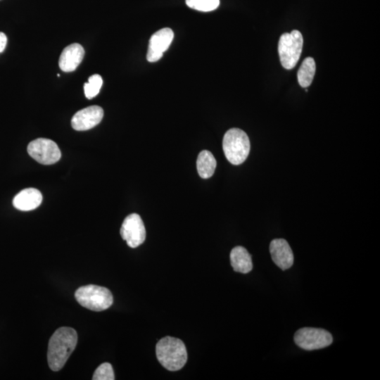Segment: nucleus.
<instances>
[{
	"mask_svg": "<svg viewBox=\"0 0 380 380\" xmlns=\"http://www.w3.org/2000/svg\"><path fill=\"white\" fill-rule=\"evenodd\" d=\"M7 44V37L6 34L0 32V53L3 52Z\"/></svg>",
	"mask_w": 380,
	"mask_h": 380,
	"instance_id": "aec40b11",
	"label": "nucleus"
},
{
	"mask_svg": "<svg viewBox=\"0 0 380 380\" xmlns=\"http://www.w3.org/2000/svg\"><path fill=\"white\" fill-rule=\"evenodd\" d=\"M174 38V32L169 27L156 32L150 38L146 54L149 62L158 61L168 49Z\"/></svg>",
	"mask_w": 380,
	"mask_h": 380,
	"instance_id": "1a4fd4ad",
	"label": "nucleus"
},
{
	"mask_svg": "<svg viewBox=\"0 0 380 380\" xmlns=\"http://www.w3.org/2000/svg\"><path fill=\"white\" fill-rule=\"evenodd\" d=\"M217 162L212 154L208 150L201 151L197 158L196 167L199 176L203 179H208L214 174Z\"/></svg>",
	"mask_w": 380,
	"mask_h": 380,
	"instance_id": "2eb2a0df",
	"label": "nucleus"
},
{
	"mask_svg": "<svg viewBox=\"0 0 380 380\" xmlns=\"http://www.w3.org/2000/svg\"><path fill=\"white\" fill-rule=\"evenodd\" d=\"M103 116V108L91 106L77 111L72 118L71 125L77 131H84L97 125Z\"/></svg>",
	"mask_w": 380,
	"mask_h": 380,
	"instance_id": "9d476101",
	"label": "nucleus"
},
{
	"mask_svg": "<svg viewBox=\"0 0 380 380\" xmlns=\"http://www.w3.org/2000/svg\"><path fill=\"white\" fill-rule=\"evenodd\" d=\"M84 55L83 47L77 43H73L63 50L59 60L60 68L64 72L74 71L82 62Z\"/></svg>",
	"mask_w": 380,
	"mask_h": 380,
	"instance_id": "f8f14e48",
	"label": "nucleus"
},
{
	"mask_svg": "<svg viewBox=\"0 0 380 380\" xmlns=\"http://www.w3.org/2000/svg\"><path fill=\"white\" fill-rule=\"evenodd\" d=\"M316 65L314 59L307 57L301 63L297 74L298 81L302 87H309L314 78Z\"/></svg>",
	"mask_w": 380,
	"mask_h": 380,
	"instance_id": "dca6fc26",
	"label": "nucleus"
},
{
	"mask_svg": "<svg viewBox=\"0 0 380 380\" xmlns=\"http://www.w3.org/2000/svg\"><path fill=\"white\" fill-rule=\"evenodd\" d=\"M120 235L131 248H137L146 239V229L141 217L137 213L127 216L120 228Z\"/></svg>",
	"mask_w": 380,
	"mask_h": 380,
	"instance_id": "6e6552de",
	"label": "nucleus"
},
{
	"mask_svg": "<svg viewBox=\"0 0 380 380\" xmlns=\"http://www.w3.org/2000/svg\"><path fill=\"white\" fill-rule=\"evenodd\" d=\"M42 201L41 192L34 188H27L20 191L13 198L14 207L20 210L28 211L37 208Z\"/></svg>",
	"mask_w": 380,
	"mask_h": 380,
	"instance_id": "ddd939ff",
	"label": "nucleus"
},
{
	"mask_svg": "<svg viewBox=\"0 0 380 380\" xmlns=\"http://www.w3.org/2000/svg\"><path fill=\"white\" fill-rule=\"evenodd\" d=\"M75 297L84 308L94 311H102L111 306L113 297L106 287L89 284L79 287Z\"/></svg>",
	"mask_w": 380,
	"mask_h": 380,
	"instance_id": "20e7f679",
	"label": "nucleus"
},
{
	"mask_svg": "<svg viewBox=\"0 0 380 380\" xmlns=\"http://www.w3.org/2000/svg\"><path fill=\"white\" fill-rule=\"evenodd\" d=\"M156 357L159 362L170 371L182 369L187 360V352L183 341L177 338L165 336L156 346Z\"/></svg>",
	"mask_w": 380,
	"mask_h": 380,
	"instance_id": "f03ea898",
	"label": "nucleus"
},
{
	"mask_svg": "<svg viewBox=\"0 0 380 380\" xmlns=\"http://www.w3.org/2000/svg\"><path fill=\"white\" fill-rule=\"evenodd\" d=\"M93 380H113L115 375L112 365L108 362H104L100 365L95 370Z\"/></svg>",
	"mask_w": 380,
	"mask_h": 380,
	"instance_id": "6ab92c4d",
	"label": "nucleus"
},
{
	"mask_svg": "<svg viewBox=\"0 0 380 380\" xmlns=\"http://www.w3.org/2000/svg\"><path fill=\"white\" fill-rule=\"evenodd\" d=\"M250 147L248 137L241 129H229L224 135L223 151L228 161L233 165H239L246 160Z\"/></svg>",
	"mask_w": 380,
	"mask_h": 380,
	"instance_id": "7ed1b4c3",
	"label": "nucleus"
},
{
	"mask_svg": "<svg viewBox=\"0 0 380 380\" xmlns=\"http://www.w3.org/2000/svg\"><path fill=\"white\" fill-rule=\"evenodd\" d=\"M270 252L274 262L281 270H287L293 265V254L285 239H273L270 244Z\"/></svg>",
	"mask_w": 380,
	"mask_h": 380,
	"instance_id": "9b49d317",
	"label": "nucleus"
},
{
	"mask_svg": "<svg viewBox=\"0 0 380 380\" xmlns=\"http://www.w3.org/2000/svg\"><path fill=\"white\" fill-rule=\"evenodd\" d=\"M77 342L74 329L62 327L56 330L49 339L47 350V362L51 370L59 371L65 365Z\"/></svg>",
	"mask_w": 380,
	"mask_h": 380,
	"instance_id": "f257e3e1",
	"label": "nucleus"
},
{
	"mask_svg": "<svg viewBox=\"0 0 380 380\" xmlns=\"http://www.w3.org/2000/svg\"><path fill=\"white\" fill-rule=\"evenodd\" d=\"M27 149L32 158L43 165L53 164L58 161L61 156L56 143L49 139H36L28 144Z\"/></svg>",
	"mask_w": 380,
	"mask_h": 380,
	"instance_id": "0eeeda50",
	"label": "nucleus"
},
{
	"mask_svg": "<svg viewBox=\"0 0 380 380\" xmlns=\"http://www.w3.org/2000/svg\"><path fill=\"white\" fill-rule=\"evenodd\" d=\"M229 257L231 265L235 272L246 274L251 271V255L244 247L238 246L233 248Z\"/></svg>",
	"mask_w": 380,
	"mask_h": 380,
	"instance_id": "4468645a",
	"label": "nucleus"
},
{
	"mask_svg": "<svg viewBox=\"0 0 380 380\" xmlns=\"http://www.w3.org/2000/svg\"><path fill=\"white\" fill-rule=\"evenodd\" d=\"M294 341L298 347L304 350H312L329 346L332 343L333 337L325 329L304 327L295 333Z\"/></svg>",
	"mask_w": 380,
	"mask_h": 380,
	"instance_id": "423d86ee",
	"label": "nucleus"
},
{
	"mask_svg": "<svg viewBox=\"0 0 380 380\" xmlns=\"http://www.w3.org/2000/svg\"><path fill=\"white\" fill-rule=\"evenodd\" d=\"M102 84L103 80L101 75L95 74L90 76L88 82L84 84L85 96L89 99L95 97L99 93Z\"/></svg>",
	"mask_w": 380,
	"mask_h": 380,
	"instance_id": "f3484780",
	"label": "nucleus"
},
{
	"mask_svg": "<svg viewBox=\"0 0 380 380\" xmlns=\"http://www.w3.org/2000/svg\"><path fill=\"white\" fill-rule=\"evenodd\" d=\"M186 4L196 11L209 12L219 6L220 0H186Z\"/></svg>",
	"mask_w": 380,
	"mask_h": 380,
	"instance_id": "a211bd4d",
	"label": "nucleus"
},
{
	"mask_svg": "<svg viewBox=\"0 0 380 380\" xmlns=\"http://www.w3.org/2000/svg\"><path fill=\"white\" fill-rule=\"evenodd\" d=\"M302 34L296 30L282 34L278 43V52L282 66L291 70L297 64L303 49Z\"/></svg>",
	"mask_w": 380,
	"mask_h": 380,
	"instance_id": "39448f33",
	"label": "nucleus"
}]
</instances>
